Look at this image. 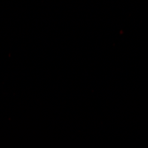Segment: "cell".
I'll return each instance as SVG.
<instances>
[]
</instances>
